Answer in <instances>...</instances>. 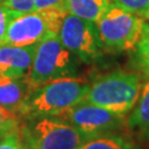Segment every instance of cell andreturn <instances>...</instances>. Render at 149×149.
I'll return each instance as SVG.
<instances>
[{
	"label": "cell",
	"mask_w": 149,
	"mask_h": 149,
	"mask_svg": "<svg viewBox=\"0 0 149 149\" xmlns=\"http://www.w3.org/2000/svg\"><path fill=\"white\" fill-rule=\"evenodd\" d=\"M88 90L90 84L75 76L50 81L31 93L21 119L56 117L83 102Z\"/></svg>",
	"instance_id": "1"
},
{
	"label": "cell",
	"mask_w": 149,
	"mask_h": 149,
	"mask_svg": "<svg viewBox=\"0 0 149 149\" xmlns=\"http://www.w3.org/2000/svg\"><path fill=\"white\" fill-rule=\"evenodd\" d=\"M141 86L138 74L115 71L97 77L90 85L83 102L126 116L138 101Z\"/></svg>",
	"instance_id": "2"
},
{
	"label": "cell",
	"mask_w": 149,
	"mask_h": 149,
	"mask_svg": "<svg viewBox=\"0 0 149 149\" xmlns=\"http://www.w3.org/2000/svg\"><path fill=\"white\" fill-rule=\"evenodd\" d=\"M75 74L76 63L73 54L61 43L59 38L51 37L37 44L26 81L32 93L50 81L75 76Z\"/></svg>",
	"instance_id": "3"
},
{
	"label": "cell",
	"mask_w": 149,
	"mask_h": 149,
	"mask_svg": "<svg viewBox=\"0 0 149 149\" xmlns=\"http://www.w3.org/2000/svg\"><path fill=\"white\" fill-rule=\"evenodd\" d=\"M19 133L29 149H80L88 139L58 117L27 120L22 123Z\"/></svg>",
	"instance_id": "4"
},
{
	"label": "cell",
	"mask_w": 149,
	"mask_h": 149,
	"mask_svg": "<svg viewBox=\"0 0 149 149\" xmlns=\"http://www.w3.org/2000/svg\"><path fill=\"white\" fill-rule=\"evenodd\" d=\"M68 13L61 9L50 8L17 17L7 29L1 47H27L37 44L47 38L58 37Z\"/></svg>",
	"instance_id": "5"
},
{
	"label": "cell",
	"mask_w": 149,
	"mask_h": 149,
	"mask_svg": "<svg viewBox=\"0 0 149 149\" xmlns=\"http://www.w3.org/2000/svg\"><path fill=\"white\" fill-rule=\"evenodd\" d=\"M144 23L143 18L112 2L95 24L104 48L114 52H124L136 50Z\"/></svg>",
	"instance_id": "6"
},
{
	"label": "cell",
	"mask_w": 149,
	"mask_h": 149,
	"mask_svg": "<svg viewBox=\"0 0 149 149\" xmlns=\"http://www.w3.org/2000/svg\"><path fill=\"white\" fill-rule=\"evenodd\" d=\"M58 38L71 53L85 63L95 62L104 49L95 23L68 13Z\"/></svg>",
	"instance_id": "7"
},
{
	"label": "cell",
	"mask_w": 149,
	"mask_h": 149,
	"mask_svg": "<svg viewBox=\"0 0 149 149\" xmlns=\"http://www.w3.org/2000/svg\"><path fill=\"white\" fill-rule=\"evenodd\" d=\"M56 117L69 123L88 139L103 134L113 133L124 127L126 123V116L85 102L76 104Z\"/></svg>",
	"instance_id": "8"
},
{
	"label": "cell",
	"mask_w": 149,
	"mask_h": 149,
	"mask_svg": "<svg viewBox=\"0 0 149 149\" xmlns=\"http://www.w3.org/2000/svg\"><path fill=\"white\" fill-rule=\"evenodd\" d=\"M37 44L0 47V77L24 79L31 68Z\"/></svg>",
	"instance_id": "9"
},
{
	"label": "cell",
	"mask_w": 149,
	"mask_h": 149,
	"mask_svg": "<svg viewBox=\"0 0 149 149\" xmlns=\"http://www.w3.org/2000/svg\"><path fill=\"white\" fill-rule=\"evenodd\" d=\"M31 91L24 79L0 77V106L21 118ZM22 120V119H21Z\"/></svg>",
	"instance_id": "10"
},
{
	"label": "cell",
	"mask_w": 149,
	"mask_h": 149,
	"mask_svg": "<svg viewBox=\"0 0 149 149\" xmlns=\"http://www.w3.org/2000/svg\"><path fill=\"white\" fill-rule=\"evenodd\" d=\"M125 126L140 137L149 138V80L141 86L138 101L126 118Z\"/></svg>",
	"instance_id": "11"
},
{
	"label": "cell",
	"mask_w": 149,
	"mask_h": 149,
	"mask_svg": "<svg viewBox=\"0 0 149 149\" xmlns=\"http://www.w3.org/2000/svg\"><path fill=\"white\" fill-rule=\"evenodd\" d=\"M111 3V0H66V8L71 15L96 23Z\"/></svg>",
	"instance_id": "12"
},
{
	"label": "cell",
	"mask_w": 149,
	"mask_h": 149,
	"mask_svg": "<svg viewBox=\"0 0 149 149\" xmlns=\"http://www.w3.org/2000/svg\"><path fill=\"white\" fill-rule=\"evenodd\" d=\"M80 149H136L132 141L114 133L103 134L87 139Z\"/></svg>",
	"instance_id": "13"
},
{
	"label": "cell",
	"mask_w": 149,
	"mask_h": 149,
	"mask_svg": "<svg viewBox=\"0 0 149 149\" xmlns=\"http://www.w3.org/2000/svg\"><path fill=\"white\" fill-rule=\"evenodd\" d=\"M139 69L149 76V23H144L141 37L135 50Z\"/></svg>",
	"instance_id": "14"
},
{
	"label": "cell",
	"mask_w": 149,
	"mask_h": 149,
	"mask_svg": "<svg viewBox=\"0 0 149 149\" xmlns=\"http://www.w3.org/2000/svg\"><path fill=\"white\" fill-rule=\"evenodd\" d=\"M111 2L143 19L149 15V0H111Z\"/></svg>",
	"instance_id": "15"
},
{
	"label": "cell",
	"mask_w": 149,
	"mask_h": 149,
	"mask_svg": "<svg viewBox=\"0 0 149 149\" xmlns=\"http://www.w3.org/2000/svg\"><path fill=\"white\" fill-rule=\"evenodd\" d=\"M21 125V118L0 106V137L11 132L19 130Z\"/></svg>",
	"instance_id": "16"
},
{
	"label": "cell",
	"mask_w": 149,
	"mask_h": 149,
	"mask_svg": "<svg viewBox=\"0 0 149 149\" xmlns=\"http://www.w3.org/2000/svg\"><path fill=\"white\" fill-rule=\"evenodd\" d=\"M0 149H29L22 140L19 130L11 132L0 137Z\"/></svg>",
	"instance_id": "17"
},
{
	"label": "cell",
	"mask_w": 149,
	"mask_h": 149,
	"mask_svg": "<svg viewBox=\"0 0 149 149\" xmlns=\"http://www.w3.org/2000/svg\"><path fill=\"white\" fill-rule=\"evenodd\" d=\"M19 16H20L19 13L10 10L2 2H0V47L6 37V32H7V29L9 27L10 22Z\"/></svg>",
	"instance_id": "18"
},
{
	"label": "cell",
	"mask_w": 149,
	"mask_h": 149,
	"mask_svg": "<svg viewBox=\"0 0 149 149\" xmlns=\"http://www.w3.org/2000/svg\"><path fill=\"white\" fill-rule=\"evenodd\" d=\"M0 2L20 16L34 11V0H1Z\"/></svg>",
	"instance_id": "19"
},
{
	"label": "cell",
	"mask_w": 149,
	"mask_h": 149,
	"mask_svg": "<svg viewBox=\"0 0 149 149\" xmlns=\"http://www.w3.org/2000/svg\"><path fill=\"white\" fill-rule=\"evenodd\" d=\"M56 8L68 12L66 0H34V11Z\"/></svg>",
	"instance_id": "20"
},
{
	"label": "cell",
	"mask_w": 149,
	"mask_h": 149,
	"mask_svg": "<svg viewBox=\"0 0 149 149\" xmlns=\"http://www.w3.org/2000/svg\"><path fill=\"white\" fill-rule=\"evenodd\" d=\"M147 20L149 21V15H148V17H147Z\"/></svg>",
	"instance_id": "21"
},
{
	"label": "cell",
	"mask_w": 149,
	"mask_h": 149,
	"mask_svg": "<svg viewBox=\"0 0 149 149\" xmlns=\"http://www.w3.org/2000/svg\"><path fill=\"white\" fill-rule=\"evenodd\" d=\"M0 1H1V0H0Z\"/></svg>",
	"instance_id": "22"
}]
</instances>
